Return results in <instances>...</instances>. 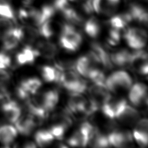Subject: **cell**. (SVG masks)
<instances>
[{"mask_svg":"<svg viewBox=\"0 0 148 148\" xmlns=\"http://www.w3.org/2000/svg\"><path fill=\"white\" fill-rule=\"evenodd\" d=\"M81 43L82 36L74 25L69 23L63 25L60 36V44L63 48L68 51H75Z\"/></svg>","mask_w":148,"mask_h":148,"instance_id":"obj_1","label":"cell"},{"mask_svg":"<svg viewBox=\"0 0 148 148\" xmlns=\"http://www.w3.org/2000/svg\"><path fill=\"white\" fill-rule=\"evenodd\" d=\"M60 84L71 92L83 93L86 90V83L81 79L75 70H69L63 72Z\"/></svg>","mask_w":148,"mask_h":148,"instance_id":"obj_2","label":"cell"},{"mask_svg":"<svg viewBox=\"0 0 148 148\" xmlns=\"http://www.w3.org/2000/svg\"><path fill=\"white\" fill-rule=\"evenodd\" d=\"M105 86L109 91L112 92H116L120 89L127 90L132 86V79L127 72L118 71L106 79Z\"/></svg>","mask_w":148,"mask_h":148,"instance_id":"obj_3","label":"cell"},{"mask_svg":"<svg viewBox=\"0 0 148 148\" xmlns=\"http://www.w3.org/2000/svg\"><path fill=\"white\" fill-rule=\"evenodd\" d=\"M124 37L127 44L134 49H141L147 42L146 31L140 28H130L126 31Z\"/></svg>","mask_w":148,"mask_h":148,"instance_id":"obj_4","label":"cell"},{"mask_svg":"<svg viewBox=\"0 0 148 148\" xmlns=\"http://www.w3.org/2000/svg\"><path fill=\"white\" fill-rule=\"evenodd\" d=\"M94 125L90 123L84 122L77 131L73 134L68 140V144L73 147H84L88 144L89 135Z\"/></svg>","mask_w":148,"mask_h":148,"instance_id":"obj_5","label":"cell"},{"mask_svg":"<svg viewBox=\"0 0 148 148\" xmlns=\"http://www.w3.org/2000/svg\"><path fill=\"white\" fill-rule=\"evenodd\" d=\"M99 63L94 54L90 51L89 53L79 58L75 62V67L77 72L84 77H88L92 70L96 69Z\"/></svg>","mask_w":148,"mask_h":148,"instance_id":"obj_6","label":"cell"},{"mask_svg":"<svg viewBox=\"0 0 148 148\" xmlns=\"http://www.w3.org/2000/svg\"><path fill=\"white\" fill-rule=\"evenodd\" d=\"M127 104V103L125 99H112V97H110L101 107L103 113L110 119L117 118Z\"/></svg>","mask_w":148,"mask_h":148,"instance_id":"obj_7","label":"cell"},{"mask_svg":"<svg viewBox=\"0 0 148 148\" xmlns=\"http://www.w3.org/2000/svg\"><path fill=\"white\" fill-rule=\"evenodd\" d=\"M120 0H93L94 10L98 14L110 16L117 10Z\"/></svg>","mask_w":148,"mask_h":148,"instance_id":"obj_8","label":"cell"},{"mask_svg":"<svg viewBox=\"0 0 148 148\" xmlns=\"http://www.w3.org/2000/svg\"><path fill=\"white\" fill-rule=\"evenodd\" d=\"M107 138L110 145L114 147H129L133 144V136L129 131H114Z\"/></svg>","mask_w":148,"mask_h":148,"instance_id":"obj_9","label":"cell"},{"mask_svg":"<svg viewBox=\"0 0 148 148\" xmlns=\"http://www.w3.org/2000/svg\"><path fill=\"white\" fill-rule=\"evenodd\" d=\"M2 39L5 50L10 51L14 49L23 40V29L13 27Z\"/></svg>","mask_w":148,"mask_h":148,"instance_id":"obj_10","label":"cell"},{"mask_svg":"<svg viewBox=\"0 0 148 148\" xmlns=\"http://www.w3.org/2000/svg\"><path fill=\"white\" fill-rule=\"evenodd\" d=\"M90 98L99 108L111 97L109 90L105 86L94 84L89 88Z\"/></svg>","mask_w":148,"mask_h":148,"instance_id":"obj_11","label":"cell"},{"mask_svg":"<svg viewBox=\"0 0 148 148\" xmlns=\"http://www.w3.org/2000/svg\"><path fill=\"white\" fill-rule=\"evenodd\" d=\"M131 66L143 75L147 74V55L146 51L141 49L133 53Z\"/></svg>","mask_w":148,"mask_h":148,"instance_id":"obj_12","label":"cell"},{"mask_svg":"<svg viewBox=\"0 0 148 148\" xmlns=\"http://www.w3.org/2000/svg\"><path fill=\"white\" fill-rule=\"evenodd\" d=\"M147 87L145 84L137 83L132 87L129 93V99L134 106H140L147 101Z\"/></svg>","mask_w":148,"mask_h":148,"instance_id":"obj_13","label":"cell"},{"mask_svg":"<svg viewBox=\"0 0 148 148\" xmlns=\"http://www.w3.org/2000/svg\"><path fill=\"white\" fill-rule=\"evenodd\" d=\"M1 110L7 120L10 123H15L20 118L22 109L16 101L7 100L1 105Z\"/></svg>","mask_w":148,"mask_h":148,"instance_id":"obj_14","label":"cell"},{"mask_svg":"<svg viewBox=\"0 0 148 148\" xmlns=\"http://www.w3.org/2000/svg\"><path fill=\"white\" fill-rule=\"evenodd\" d=\"M39 55L38 51L30 45H27L22 51L18 53L16 60L18 65L23 66L31 64L35 62L36 58Z\"/></svg>","mask_w":148,"mask_h":148,"instance_id":"obj_15","label":"cell"},{"mask_svg":"<svg viewBox=\"0 0 148 148\" xmlns=\"http://www.w3.org/2000/svg\"><path fill=\"white\" fill-rule=\"evenodd\" d=\"M15 125L18 133L25 136L30 135L36 127L29 113L22 117L20 116L15 122Z\"/></svg>","mask_w":148,"mask_h":148,"instance_id":"obj_16","label":"cell"},{"mask_svg":"<svg viewBox=\"0 0 148 148\" xmlns=\"http://www.w3.org/2000/svg\"><path fill=\"white\" fill-rule=\"evenodd\" d=\"M91 51L96 57L99 64L107 69H110L112 67L113 64L110 60V55L101 45L97 43L92 44Z\"/></svg>","mask_w":148,"mask_h":148,"instance_id":"obj_17","label":"cell"},{"mask_svg":"<svg viewBox=\"0 0 148 148\" xmlns=\"http://www.w3.org/2000/svg\"><path fill=\"white\" fill-rule=\"evenodd\" d=\"M86 98L83 97L81 93H76V92H72L70 95V99L68 100L67 110L69 112L72 114H81L83 107L84 103L86 101Z\"/></svg>","mask_w":148,"mask_h":148,"instance_id":"obj_18","label":"cell"},{"mask_svg":"<svg viewBox=\"0 0 148 148\" xmlns=\"http://www.w3.org/2000/svg\"><path fill=\"white\" fill-rule=\"evenodd\" d=\"M132 55L127 50L122 49L111 54L110 60L112 64L120 67H128L131 66Z\"/></svg>","mask_w":148,"mask_h":148,"instance_id":"obj_19","label":"cell"},{"mask_svg":"<svg viewBox=\"0 0 148 148\" xmlns=\"http://www.w3.org/2000/svg\"><path fill=\"white\" fill-rule=\"evenodd\" d=\"M117 118L127 125H133L138 121L139 114L138 111L135 109L127 104L118 116Z\"/></svg>","mask_w":148,"mask_h":148,"instance_id":"obj_20","label":"cell"},{"mask_svg":"<svg viewBox=\"0 0 148 148\" xmlns=\"http://www.w3.org/2000/svg\"><path fill=\"white\" fill-rule=\"evenodd\" d=\"M35 49L38 51L39 55L47 59H53L58 52L56 45L47 41L39 42Z\"/></svg>","mask_w":148,"mask_h":148,"instance_id":"obj_21","label":"cell"},{"mask_svg":"<svg viewBox=\"0 0 148 148\" xmlns=\"http://www.w3.org/2000/svg\"><path fill=\"white\" fill-rule=\"evenodd\" d=\"M128 13L131 16L132 20L136 21L140 23L147 25V12L144 8L138 4H132L129 7Z\"/></svg>","mask_w":148,"mask_h":148,"instance_id":"obj_22","label":"cell"},{"mask_svg":"<svg viewBox=\"0 0 148 148\" xmlns=\"http://www.w3.org/2000/svg\"><path fill=\"white\" fill-rule=\"evenodd\" d=\"M16 129L12 125H5L0 127V142L5 146H9L16 138Z\"/></svg>","mask_w":148,"mask_h":148,"instance_id":"obj_23","label":"cell"},{"mask_svg":"<svg viewBox=\"0 0 148 148\" xmlns=\"http://www.w3.org/2000/svg\"><path fill=\"white\" fill-rule=\"evenodd\" d=\"M41 95L45 110L48 112L53 110L59 101V93L56 90H49Z\"/></svg>","mask_w":148,"mask_h":148,"instance_id":"obj_24","label":"cell"},{"mask_svg":"<svg viewBox=\"0 0 148 148\" xmlns=\"http://www.w3.org/2000/svg\"><path fill=\"white\" fill-rule=\"evenodd\" d=\"M132 21L133 20L131 16L129 15L128 12H127L111 18L109 20V24L111 26V28L121 31Z\"/></svg>","mask_w":148,"mask_h":148,"instance_id":"obj_25","label":"cell"},{"mask_svg":"<svg viewBox=\"0 0 148 148\" xmlns=\"http://www.w3.org/2000/svg\"><path fill=\"white\" fill-rule=\"evenodd\" d=\"M29 96L35 94L42 86V82L39 79L36 77L29 78L22 81L19 86Z\"/></svg>","mask_w":148,"mask_h":148,"instance_id":"obj_26","label":"cell"},{"mask_svg":"<svg viewBox=\"0 0 148 148\" xmlns=\"http://www.w3.org/2000/svg\"><path fill=\"white\" fill-rule=\"evenodd\" d=\"M84 31L87 35L91 38H97L101 31V26H100L99 21L94 17L90 18L84 23Z\"/></svg>","mask_w":148,"mask_h":148,"instance_id":"obj_27","label":"cell"},{"mask_svg":"<svg viewBox=\"0 0 148 148\" xmlns=\"http://www.w3.org/2000/svg\"><path fill=\"white\" fill-rule=\"evenodd\" d=\"M35 138L38 146L46 147L52 143L55 138L49 130H40L36 132Z\"/></svg>","mask_w":148,"mask_h":148,"instance_id":"obj_28","label":"cell"},{"mask_svg":"<svg viewBox=\"0 0 148 148\" xmlns=\"http://www.w3.org/2000/svg\"><path fill=\"white\" fill-rule=\"evenodd\" d=\"M0 18L15 20L14 12L10 0H0Z\"/></svg>","mask_w":148,"mask_h":148,"instance_id":"obj_29","label":"cell"},{"mask_svg":"<svg viewBox=\"0 0 148 148\" xmlns=\"http://www.w3.org/2000/svg\"><path fill=\"white\" fill-rule=\"evenodd\" d=\"M69 128L62 123L58 122V121H53L51 128L49 129L50 133L52 134L54 138L58 140H62L64 136V134L67 129Z\"/></svg>","mask_w":148,"mask_h":148,"instance_id":"obj_30","label":"cell"},{"mask_svg":"<svg viewBox=\"0 0 148 148\" xmlns=\"http://www.w3.org/2000/svg\"><path fill=\"white\" fill-rule=\"evenodd\" d=\"M39 36H43L46 39H48L51 37L54 33L53 27L51 20H47L38 27Z\"/></svg>","mask_w":148,"mask_h":148,"instance_id":"obj_31","label":"cell"},{"mask_svg":"<svg viewBox=\"0 0 148 148\" xmlns=\"http://www.w3.org/2000/svg\"><path fill=\"white\" fill-rule=\"evenodd\" d=\"M53 5L56 11L61 12L63 16L68 14L73 9L68 0H54Z\"/></svg>","mask_w":148,"mask_h":148,"instance_id":"obj_32","label":"cell"},{"mask_svg":"<svg viewBox=\"0 0 148 148\" xmlns=\"http://www.w3.org/2000/svg\"><path fill=\"white\" fill-rule=\"evenodd\" d=\"M88 77L91 79L94 84L99 86H105V82H106V78H105V74L102 71L98 69H94L90 73Z\"/></svg>","mask_w":148,"mask_h":148,"instance_id":"obj_33","label":"cell"},{"mask_svg":"<svg viewBox=\"0 0 148 148\" xmlns=\"http://www.w3.org/2000/svg\"><path fill=\"white\" fill-rule=\"evenodd\" d=\"M42 75L46 82L55 81L57 75V69L54 67L45 66L42 68Z\"/></svg>","mask_w":148,"mask_h":148,"instance_id":"obj_34","label":"cell"},{"mask_svg":"<svg viewBox=\"0 0 148 148\" xmlns=\"http://www.w3.org/2000/svg\"><path fill=\"white\" fill-rule=\"evenodd\" d=\"M13 22L8 18H0V38L2 39L13 27Z\"/></svg>","mask_w":148,"mask_h":148,"instance_id":"obj_35","label":"cell"},{"mask_svg":"<svg viewBox=\"0 0 148 148\" xmlns=\"http://www.w3.org/2000/svg\"><path fill=\"white\" fill-rule=\"evenodd\" d=\"M121 38V34L120 31L116 29L111 28L109 31V35L108 38V43L112 46H115L117 45L120 41Z\"/></svg>","mask_w":148,"mask_h":148,"instance_id":"obj_36","label":"cell"},{"mask_svg":"<svg viewBox=\"0 0 148 148\" xmlns=\"http://www.w3.org/2000/svg\"><path fill=\"white\" fill-rule=\"evenodd\" d=\"M134 136L136 141L141 147H145L147 145V133H144L134 129Z\"/></svg>","mask_w":148,"mask_h":148,"instance_id":"obj_37","label":"cell"},{"mask_svg":"<svg viewBox=\"0 0 148 148\" xmlns=\"http://www.w3.org/2000/svg\"><path fill=\"white\" fill-rule=\"evenodd\" d=\"M11 64V59L9 55L0 52V68L5 69Z\"/></svg>","mask_w":148,"mask_h":148,"instance_id":"obj_38","label":"cell"},{"mask_svg":"<svg viewBox=\"0 0 148 148\" xmlns=\"http://www.w3.org/2000/svg\"><path fill=\"white\" fill-rule=\"evenodd\" d=\"M10 77L9 72L0 68V86H6L10 80Z\"/></svg>","mask_w":148,"mask_h":148,"instance_id":"obj_39","label":"cell"},{"mask_svg":"<svg viewBox=\"0 0 148 148\" xmlns=\"http://www.w3.org/2000/svg\"><path fill=\"white\" fill-rule=\"evenodd\" d=\"M9 97V93L6 86H0V101L7 98Z\"/></svg>","mask_w":148,"mask_h":148,"instance_id":"obj_40","label":"cell"},{"mask_svg":"<svg viewBox=\"0 0 148 148\" xmlns=\"http://www.w3.org/2000/svg\"><path fill=\"white\" fill-rule=\"evenodd\" d=\"M24 147H36V146L33 142H27L25 143Z\"/></svg>","mask_w":148,"mask_h":148,"instance_id":"obj_41","label":"cell"},{"mask_svg":"<svg viewBox=\"0 0 148 148\" xmlns=\"http://www.w3.org/2000/svg\"><path fill=\"white\" fill-rule=\"evenodd\" d=\"M31 1H33V0H25V1L26 2V4H27V5H29L30 3V2Z\"/></svg>","mask_w":148,"mask_h":148,"instance_id":"obj_42","label":"cell"}]
</instances>
